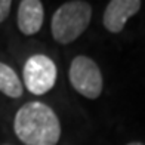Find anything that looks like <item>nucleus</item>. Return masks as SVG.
<instances>
[{"mask_svg":"<svg viewBox=\"0 0 145 145\" xmlns=\"http://www.w3.org/2000/svg\"><path fill=\"white\" fill-rule=\"evenodd\" d=\"M10 9H12L10 0H0V24L6 21V18L10 14Z\"/></svg>","mask_w":145,"mask_h":145,"instance_id":"obj_8","label":"nucleus"},{"mask_svg":"<svg viewBox=\"0 0 145 145\" xmlns=\"http://www.w3.org/2000/svg\"><path fill=\"white\" fill-rule=\"evenodd\" d=\"M92 19V6L83 0L65 2L54 12L50 19V33L59 44L76 42L88 30Z\"/></svg>","mask_w":145,"mask_h":145,"instance_id":"obj_2","label":"nucleus"},{"mask_svg":"<svg viewBox=\"0 0 145 145\" xmlns=\"http://www.w3.org/2000/svg\"><path fill=\"white\" fill-rule=\"evenodd\" d=\"M14 132L24 145H56L61 139V121L48 104L30 101L15 113Z\"/></svg>","mask_w":145,"mask_h":145,"instance_id":"obj_1","label":"nucleus"},{"mask_svg":"<svg viewBox=\"0 0 145 145\" xmlns=\"http://www.w3.org/2000/svg\"><path fill=\"white\" fill-rule=\"evenodd\" d=\"M0 92L12 99H18L24 93V84L16 71L5 62H0Z\"/></svg>","mask_w":145,"mask_h":145,"instance_id":"obj_7","label":"nucleus"},{"mask_svg":"<svg viewBox=\"0 0 145 145\" xmlns=\"http://www.w3.org/2000/svg\"><path fill=\"white\" fill-rule=\"evenodd\" d=\"M142 2L139 0H111L102 15L105 30L113 34L121 33L126 22L139 12Z\"/></svg>","mask_w":145,"mask_h":145,"instance_id":"obj_5","label":"nucleus"},{"mask_svg":"<svg viewBox=\"0 0 145 145\" xmlns=\"http://www.w3.org/2000/svg\"><path fill=\"white\" fill-rule=\"evenodd\" d=\"M44 8L40 0H22L16 12V25L24 36H34L43 27Z\"/></svg>","mask_w":145,"mask_h":145,"instance_id":"obj_6","label":"nucleus"},{"mask_svg":"<svg viewBox=\"0 0 145 145\" xmlns=\"http://www.w3.org/2000/svg\"><path fill=\"white\" fill-rule=\"evenodd\" d=\"M126 145H144V144L139 142V141H133V142H129V144H126Z\"/></svg>","mask_w":145,"mask_h":145,"instance_id":"obj_9","label":"nucleus"},{"mask_svg":"<svg viewBox=\"0 0 145 145\" xmlns=\"http://www.w3.org/2000/svg\"><path fill=\"white\" fill-rule=\"evenodd\" d=\"M58 78V68L52 58L43 54L31 55L22 67V84L36 96L46 95L54 89Z\"/></svg>","mask_w":145,"mask_h":145,"instance_id":"obj_4","label":"nucleus"},{"mask_svg":"<svg viewBox=\"0 0 145 145\" xmlns=\"http://www.w3.org/2000/svg\"><path fill=\"white\" fill-rule=\"evenodd\" d=\"M68 80L72 89L88 99H96L102 93L104 77L99 65L86 55L72 58L68 68Z\"/></svg>","mask_w":145,"mask_h":145,"instance_id":"obj_3","label":"nucleus"}]
</instances>
